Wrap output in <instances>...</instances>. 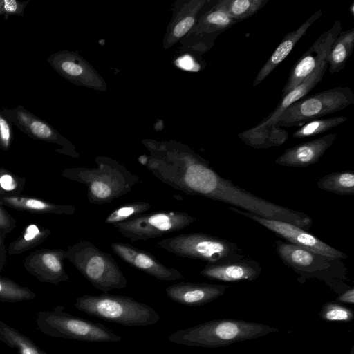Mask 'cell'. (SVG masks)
Listing matches in <instances>:
<instances>
[{"mask_svg":"<svg viewBox=\"0 0 354 354\" xmlns=\"http://www.w3.org/2000/svg\"><path fill=\"white\" fill-rule=\"evenodd\" d=\"M279 330L254 322L220 319L176 330L168 337V340L188 346L214 348L257 339Z\"/></svg>","mask_w":354,"mask_h":354,"instance_id":"obj_1","label":"cell"},{"mask_svg":"<svg viewBox=\"0 0 354 354\" xmlns=\"http://www.w3.org/2000/svg\"><path fill=\"white\" fill-rule=\"evenodd\" d=\"M97 167L67 168L62 176L85 185L86 196L91 204L111 203L129 192L140 182L136 174L110 158L95 159Z\"/></svg>","mask_w":354,"mask_h":354,"instance_id":"obj_2","label":"cell"},{"mask_svg":"<svg viewBox=\"0 0 354 354\" xmlns=\"http://www.w3.org/2000/svg\"><path fill=\"white\" fill-rule=\"evenodd\" d=\"M75 307L84 313L124 326H147L160 320L159 314L132 297L103 292L75 299Z\"/></svg>","mask_w":354,"mask_h":354,"instance_id":"obj_3","label":"cell"},{"mask_svg":"<svg viewBox=\"0 0 354 354\" xmlns=\"http://www.w3.org/2000/svg\"><path fill=\"white\" fill-rule=\"evenodd\" d=\"M274 248L283 264L304 279L316 278L324 281L334 292L341 293L349 288L344 283L346 269L342 259L327 257L281 240Z\"/></svg>","mask_w":354,"mask_h":354,"instance_id":"obj_4","label":"cell"},{"mask_svg":"<svg viewBox=\"0 0 354 354\" xmlns=\"http://www.w3.org/2000/svg\"><path fill=\"white\" fill-rule=\"evenodd\" d=\"M66 259L96 289L103 292L122 289L127 285L125 276L112 255L88 241L82 240L68 247Z\"/></svg>","mask_w":354,"mask_h":354,"instance_id":"obj_5","label":"cell"},{"mask_svg":"<svg viewBox=\"0 0 354 354\" xmlns=\"http://www.w3.org/2000/svg\"><path fill=\"white\" fill-rule=\"evenodd\" d=\"M57 306L52 310L39 311L37 328L52 337L88 342H118L122 337L105 325L71 315Z\"/></svg>","mask_w":354,"mask_h":354,"instance_id":"obj_6","label":"cell"},{"mask_svg":"<svg viewBox=\"0 0 354 354\" xmlns=\"http://www.w3.org/2000/svg\"><path fill=\"white\" fill-rule=\"evenodd\" d=\"M354 103V93L348 86L335 87L304 97L286 108L274 127H301L305 123L342 111Z\"/></svg>","mask_w":354,"mask_h":354,"instance_id":"obj_7","label":"cell"},{"mask_svg":"<svg viewBox=\"0 0 354 354\" xmlns=\"http://www.w3.org/2000/svg\"><path fill=\"white\" fill-rule=\"evenodd\" d=\"M158 248L183 258L216 263L241 255L236 244L209 234H181L158 242Z\"/></svg>","mask_w":354,"mask_h":354,"instance_id":"obj_8","label":"cell"},{"mask_svg":"<svg viewBox=\"0 0 354 354\" xmlns=\"http://www.w3.org/2000/svg\"><path fill=\"white\" fill-rule=\"evenodd\" d=\"M196 221L187 212L156 211L114 224L119 233L131 242L146 241L180 231Z\"/></svg>","mask_w":354,"mask_h":354,"instance_id":"obj_9","label":"cell"},{"mask_svg":"<svg viewBox=\"0 0 354 354\" xmlns=\"http://www.w3.org/2000/svg\"><path fill=\"white\" fill-rule=\"evenodd\" d=\"M228 209L257 222L277 236L286 240V242L327 257L339 259L348 258L343 252L326 244L317 236L295 225L263 218L234 207H229Z\"/></svg>","mask_w":354,"mask_h":354,"instance_id":"obj_10","label":"cell"},{"mask_svg":"<svg viewBox=\"0 0 354 354\" xmlns=\"http://www.w3.org/2000/svg\"><path fill=\"white\" fill-rule=\"evenodd\" d=\"M342 30V23L337 20L333 26L324 31L302 55L292 67L288 80L282 89V97L299 85L317 66L328 59L330 47Z\"/></svg>","mask_w":354,"mask_h":354,"instance_id":"obj_11","label":"cell"},{"mask_svg":"<svg viewBox=\"0 0 354 354\" xmlns=\"http://www.w3.org/2000/svg\"><path fill=\"white\" fill-rule=\"evenodd\" d=\"M5 116L23 133L30 138L60 145L66 154L73 157L78 155L72 149L71 144L63 138L49 123L26 109L22 105L13 109L3 106L1 109Z\"/></svg>","mask_w":354,"mask_h":354,"instance_id":"obj_12","label":"cell"},{"mask_svg":"<svg viewBox=\"0 0 354 354\" xmlns=\"http://www.w3.org/2000/svg\"><path fill=\"white\" fill-rule=\"evenodd\" d=\"M66 250L43 248L30 253L24 261L26 270L43 283L58 285L69 281L64 267Z\"/></svg>","mask_w":354,"mask_h":354,"instance_id":"obj_13","label":"cell"},{"mask_svg":"<svg viewBox=\"0 0 354 354\" xmlns=\"http://www.w3.org/2000/svg\"><path fill=\"white\" fill-rule=\"evenodd\" d=\"M111 248L123 261L157 279L170 281L183 279L179 270L165 266L147 251L120 241L112 243Z\"/></svg>","mask_w":354,"mask_h":354,"instance_id":"obj_14","label":"cell"},{"mask_svg":"<svg viewBox=\"0 0 354 354\" xmlns=\"http://www.w3.org/2000/svg\"><path fill=\"white\" fill-rule=\"evenodd\" d=\"M261 270L259 262L240 255L222 261L207 263L200 273L211 280L237 282L255 280L261 274Z\"/></svg>","mask_w":354,"mask_h":354,"instance_id":"obj_15","label":"cell"},{"mask_svg":"<svg viewBox=\"0 0 354 354\" xmlns=\"http://www.w3.org/2000/svg\"><path fill=\"white\" fill-rule=\"evenodd\" d=\"M227 288L228 286L224 284L181 281L167 287L165 292L170 299L179 304L199 306L223 295Z\"/></svg>","mask_w":354,"mask_h":354,"instance_id":"obj_16","label":"cell"},{"mask_svg":"<svg viewBox=\"0 0 354 354\" xmlns=\"http://www.w3.org/2000/svg\"><path fill=\"white\" fill-rule=\"evenodd\" d=\"M337 136V133H329L288 148L275 160V163L298 168L315 164L333 144Z\"/></svg>","mask_w":354,"mask_h":354,"instance_id":"obj_17","label":"cell"},{"mask_svg":"<svg viewBox=\"0 0 354 354\" xmlns=\"http://www.w3.org/2000/svg\"><path fill=\"white\" fill-rule=\"evenodd\" d=\"M327 68L328 59L322 61L299 85L283 96L274 110L259 124L250 129V130L252 131H267L275 128L274 124L282 112L313 90L322 80Z\"/></svg>","mask_w":354,"mask_h":354,"instance_id":"obj_18","label":"cell"},{"mask_svg":"<svg viewBox=\"0 0 354 354\" xmlns=\"http://www.w3.org/2000/svg\"><path fill=\"white\" fill-rule=\"evenodd\" d=\"M322 15L321 10L314 12L296 30L288 33L258 72L252 86L260 84L290 54L310 26Z\"/></svg>","mask_w":354,"mask_h":354,"instance_id":"obj_19","label":"cell"},{"mask_svg":"<svg viewBox=\"0 0 354 354\" xmlns=\"http://www.w3.org/2000/svg\"><path fill=\"white\" fill-rule=\"evenodd\" d=\"M0 203L12 209L31 214L72 215L75 212L74 205L55 204L21 194L17 196L0 198Z\"/></svg>","mask_w":354,"mask_h":354,"instance_id":"obj_20","label":"cell"},{"mask_svg":"<svg viewBox=\"0 0 354 354\" xmlns=\"http://www.w3.org/2000/svg\"><path fill=\"white\" fill-rule=\"evenodd\" d=\"M354 48V28L342 30L333 41L328 56V66L332 74L342 71Z\"/></svg>","mask_w":354,"mask_h":354,"instance_id":"obj_21","label":"cell"},{"mask_svg":"<svg viewBox=\"0 0 354 354\" xmlns=\"http://www.w3.org/2000/svg\"><path fill=\"white\" fill-rule=\"evenodd\" d=\"M50 230L36 223L28 225L22 233L8 248V253L17 255L43 243L50 234Z\"/></svg>","mask_w":354,"mask_h":354,"instance_id":"obj_22","label":"cell"},{"mask_svg":"<svg viewBox=\"0 0 354 354\" xmlns=\"http://www.w3.org/2000/svg\"><path fill=\"white\" fill-rule=\"evenodd\" d=\"M0 341L18 354H47L28 337L1 320Z\"/></svg>","mask_w":354,"mask_h":354,"instance_id":"obj_23","label":"cell"},{"mask_svg":"<svg viewBox=\"0 0 354 354\" xmlns=\"http://www.w3.org/2000/svg\"><path fill=\"white\" fill-rule=\"evenodd\" d=\"M322 190L342 196H354V173L351 171L326 174L317 182Z\"/></svg>","mask_w":354,"mask_h":354,"instance_id":"obj_24","label":"cell"},{"mask_svg":"<svg viewBox=\"0 0 354 354\" xmlns=\"http://www.w3.org/2000/svg\"><path fill=\"white\" fill-rule=\"evenodd\" d=\"M237 22L229 15L225 0H221L205 15L202 21V28L209 32H223Z\"/></svg>","mask_w":354,"mask_h":354,"instance_id":"obj_25","label":"cell"},{"mask_svg":"<svg viewBox=\"0 0 354 354\" xmlns=\"http://www.w3.org/2000/svg\"><path fill=\"white\" fill-rule=\"evenodd\" d=\"M346 116H335L310 120L296 130L292 135L295 138H304L323 133L344 123Z\"/></svg>","mask_w":354,"mask_h":354,"instance_id":"obj_26","label":"cell"},{"mask_svg":"<svg viewBox=\"0 0 354 354\" xmlns=\"http://www.w3.org/2000/svg\"><path fill=\"white\" fill-rule=\"evenodd\" d=\"M36 297L30 288L0 276V301L15 303L34 299Z\"/></svg>","mask_w":354,"mask_h":354,"instance_id":"obj_27","label":"cell"},{"mask_svg":"<svg viewBox=\"0 0 354 354\" xmlns=\"http://www.w3.org/2000/svg\"><path fill=\"white\" fill-rule=\"evenodd\" d=\"M268 1L225 0V5L229 15L239 22L256 14Z\"/></svg>","mask_w":354,"mask_h":354,"instance_id":"obj_28","label":"cell"},{"mask_svg":"<svg viewBox=\"0 0 354 354\" xmlns=\"http://www.w3.org/2000/svg\"><path fill=\"white\" fill-rule=\"evenodd\" d=\"M151 207L145 201H133L122 204L112 211L105 218L106 224H116L145 214Z\"/></svg>","mask_w":354,"mask_h":354,"instance_id":"obj_29","label":"cell"},{"mask_svg":"<svg viewBox=\"0 0 354 354\" xmlns=\"http://www.w3.org/2000/svg\"><path fill=\"white\" fill-rule=\"evenodd\" d=\"M319 315L322 320L329 322H350L354 319L352 309L336 301L325 303Z\"/></svg>","mask_w":354,"mask_h":354,"instance_id":"obj_30","label":"cell"},{"mask_svg":"<svg viewBox=\"0 0 354 354\" xmlns=\"http://www.w3.org/2000/svg\"><path fill=\"white\" fill-rule=\"evenodd\" d=\"M25 183V178L0 167V198L20 196Z\"/></svg>","mask_w":354,"mask_h":354,"instance_id":"obj_31","label":"cell"},{"mask_svg":"<svg viewBox=\"0 0 354 354\" xmlns=\"http://www.w3.org/2000/svg\"><path fill=\"white\" fill-rule=\"evenodd\" d=\"M30 0H0V16L8 19L11 16L24 17V10Z\"/></svg>","mask_w":354,"mask_h":354,"instance_id":"obj_32","label":"cell"},{"mask_svg":"<svg viewBox=\"0 0 354 354\" xmlns=\"http://www.w3.org/2000/svg\"><path fill=\"white\" fill-rule=\"evenodd\" d=\"M14 138L12 123L0 109V149L8 150Z\"/></svg>","mask_w":354,"mask_h":354,"instance_id":"obj_33","label":"cell"},{"mask_svg":"<svg viewBox=\"0 0 354 354\" xmlns=\"http://www.w3.org/2000/svg\"><path fill=\"white\" fill-rule=\"evenodd\" d=\"M17 226L16 219L12 216L0 203V232L5 236Z\"/></svg>","mask_w":354,"mask_h":354,"instance_id":"obj_34","label":"cell"},{"mask_svg":"<svg viewBox=\"0 0 354 354\" xmlns=\"http://www.w3.org/2000/svg\"><path fill=\"white\" fill-rule=\"evenodd\" d=\"M195 19L193 16L184 18L174 27L173 34L176 37L183 36L194 25Z\"/></svg>","mask_w":354,"mask_h":354,"instance_id":"obj_35","label":"cell"},{"mask_svg":"<svg viewBox=\"0 0 354 354\" xmlns=\"http://www.w3.org/2000/svg\"><path fill=\"white\" fill-rule=\"evenodd\" d=\"M336 301L341 304H354V288L349 287L339 294Z\"/></svg>","mask_w":354,"mask_h":354,"instance_id":"obj_36","label":"cell"},{"mask_svg":"<svg viewBox=\"0 0 354 354\" xmlns=\"http://www.w3.org/2000/svg\"><path fill=\"white\" fill-rule=\"evenodd\" d=\"M4 236L0 232V260L3 264L6 262V248L3 242Z\"/></svg>","mask_w":354,"mask_h":354,"instance_id":"obj_37","label":"cell"},{"mask_svg":"<svg viewBox=\"0 0 354 354\" xmlns=\"http://www.w3.org/2000/svg\"><path fill=\"white\" fill-rule=\"evenodd\" d=\"M180 63L182 67L185 68H188L189 67L192 66L190 59L187 57H185L183 59H181Z\"/></svg>","mask_w":354,"mask_h":354,"instance_id":"obj_38","label":"cell"},{"mask_svg":"<svg viewBox=\"0 0 354 354\" xmlns=\"http://www.w3.org/2000/svg\"><path fill=\"white\" fill-rule=\"evenodd\" d=\"M349 10L352 15V16H354V3L353 2L349 8Z\"/></svg>","mask_w":354,"mask_h":354,"instance_id":"obj_39","label":"cell"},{"mask_svg":"<svg viewBox=\"0 0 354 354\" xmlns=\"http://www.w3.org/2000/svg\"><path fill=\"white\" fill-rule=\"evenodd\" d=\"M4 265L2 261L0 260V272H1L3 270Z\"/></svg>","mask_w":354,"mask_h":354,"instance_id":"obj_40","label":"cell"},{"mask_svg":"<svg viewBox=\"0 0 354 354\" xmlns=\"http://www.w3.org/2000/svg\"><path fill=\"white\" fill-rule=\"evenodd\" d=\"M353 351H354V348L353 347L351 349V354H354Z\"/></svg>","mask_w":354,"mask_h":354,"instance_id":"obj_41","label":"cell"}]
</instances>
